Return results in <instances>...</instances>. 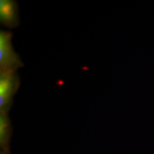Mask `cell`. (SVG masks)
Segmentation results:
<instances>
[{"instance_id": "obj_5", "label": "cell", "mask_w": 154, "mask_h": 154, "mask_svg": "<svg viewBox=\"0 0 154 154\" xmlns=\"http://www.w3.org/2000/svg\"><path fill=\"white\" fill-rule=\"evenodd\" d=\"M0 154H9V153H7V152L3 151H1V152H0Z\"/></svg>"}, {"instance_id": "obj_2", "label": "cell", "mask_w": 154, "mask_h": 154, "mask_svg": "<svg viewBox=\"0 0 154 154\" xmlns=\"http://www.w3.org/2000/svg\"><path fill=\"white\" fill-rule=\"evenodd\" d=\"M12 33L0 32V72L17 71L24 66L20 57L15 52L11 44Z\"/></svg>"}, {"instance_id": "obj_3", "label": "cell", "mask_w": 154, "mask_h": 154, "mask_svg": "<svg viewBox=\"0 0 154 154\" xmlns=\"http://www.w3.org/2000/svg\"><path fill=\"white\" fill-rule=\"evenodd\" d=\"M0 22L9 29L16 28L19 24V7L16 1H0Z\"/></svg>"}, {"instance_id": "obj_1", "label": "cell", "mask_w": 154, "mask_h": 154, "mask_svg": "<svg viewBox=\"0 0 154 154\" xmlns=\"http://www.w3.org/2000/svg\"><path fill=\"white\" fill-rule=\"evenodd\" d=\"M19 86L17 71L0 72V112L8 114Z\"/></svg>"}, {"instance_id": "obj_4", "label": "cell", "mask_w": 154, "mask_h": 154, "mask_svg": "<svg viewBox=\"0 0 154 154\" xmlns=\"http://www.w3.org/2000/svg\"><path fill=\"white\" fill-rule=\"evenodd\" d=\"M12 132L8 114L0 112V147L2 151L9 153V143Z\"/></svg>"}]
</instances>
